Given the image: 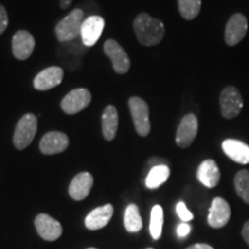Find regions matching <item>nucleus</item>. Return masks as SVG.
I'll return each instance as SVG.
<instances>
[{
	"label": "nucleus",
	"instance_id": "f257e3e1",
	"mask_svg": "<svg viewBox=\"0 0 249 249\" xmlns=\"http://www.w3.org/2000/svg\"><path fill=\"white\" fill-rule=\"evenodd\" d=\"M138 40L144 46H154L160 44L165 35V26L158 18L150 17L147 13H141L134 20Z\"/></svg>",
	"mask_w": 249,
	"mask_h": 249
},
{
	"label": "nucleus",
	"instance_id": "f03ea898",
	"mask_svg": "<svg viewBox=\"0 0 249 249\" xmlns=\"http://www.w3.org/2000/svg\"><path fill=\"white\" fill-rule=\"evenodd\" d=\"M85 21V13L82 9H73L67 17L59 21L55 27V35L59 42H71L81 35V27Z\"/></svg>",
	"mask_w": 249,
	"mask_h": 249
},
{
	"label": "nucleus",
	"instance_id": "7ed1b4c3",
	"mask_svg": "<svg viewBox=\"0 0 249 249\" xmlns=\"http://www.w3.org/2000/svg\"><path fill=\"white\" fill-rule=\"evenodd\" d=\"M37 132V118L33 113H27L18 120L14 130L13 143L18 150H23L34 141Z\"/></svg>",
	"mask_w": 249,
	"mask_h": 249
},
{
	"label": "nucleus",
	"instance_id": "20e7f679",
	"mask_svg": "<svg viewBox=\"0 0 249 249\" xmlns=\"http://www.w3.org/2000/svg\"><path fill=\"white\" fill-rule=\"evenodd\" d=\"M220 111L225 119H233L238 117L244 107V99L240 91L233 86L223 89L219 97Z\"/></svg>",
	"mask_w": 249,
	"mask_h": 249
},
{
	"label": "nucleus",
	"instance_id": "39448f33",
	"mask_svg": "<svg viewBox=\"0 0 249 249\" xmlns=\"http://www.w3.org/2000/svg\"><path fill=\"white\" fill-rule=\"evenodd\" d=\"M128 107L136 132L143 138L149 135L151 124L150 120H149V107L147 102H144L140 97H130L128 101Z\"/></svg>",
	"mask_w": 249,
	"mask_h": 249
},
{
	"label": "nucleus",
	"instance_id": "423d86ee",
	"mask_svg": "<svg viewBox=\"0 0 249 249\" xmlns=\"http://www.w3.org/2000/svg\"><path fill=\"white\" fill-rule=\"evenodd\" d=\"M91 102V93L85 88L71 90L61 101V108L65 113L75 114L83 111Z\"/></svg>",
	"mask_w": 249,
	"mask_h": 249
},
{
	"label": "nucleus",
	"instance_id": "0eeeda50",
	"mask_svg": "<svg viewBox=\"0 0 249 249\" xmlns=\"http://www.w3.org/2000/svg\"><path fill=\"white\" fill-rule=\"evenodd\" d=\"M104 52L111 59L113 70L118 74H126L129 71L130 60L128 54L121 48L119 43L113 39H107L104 44Z\"/></svg>",
	"mask_w": 249,
	"mask_h": 249
},
{
	"label": "nucleus",
	"instance_id": "6e6552de",
	"mask_svg": "<svg viewBox=\"0 0 249 249\" xmlns=\"http://www.w3.org/2000/svg\"><path fill=\"white\" fill-rule=\"evenodd\" d=\"M248 29L247 18L244 14L236 13L230 18L225 28V43L229 46H235L245 38Z\"/></svg>",
	"mask_w": 249,
	"mask_h": 249
},
{
	"label": "nucleus",
	"instance_id": "1a4fd4ad",
	"mask_svg": "<svg viewBox=\"0 0 249 249\" xmlns=\"http://www.w3.org/2000/svg\"><path fill=\"white\" fill-rule=\"evenodd\" d=\"M197 129L198 121L195 114H186L180 121L178 130H177L176 142L178 147L182 149L188 148L194 142L196 135H197Z\"/></svg>",
	"mask_w": 249,
	"mask_h": 249
},
{
	"label": "nucleus",
	"instance_id": "9d476101",
	"mask_svg": "<svg viewBox=\"0 0 249 249\" xmlns=\"http://www.w3.org/2000/svg\"><path fill=\"white\" fill-rule=\"evenodd\" d=\"M105 21L102 17L92 15L85 18L82 27H81V38L86 46H93L101 38L103 30H104Z\"/></svg>",
	"mask_w": 249,
	"mask_h": 249
},
{
	"label": "nucleus",
	"instance_id": "9b49d317",
	"mask_svg": "<svg viewBox=\"0 0 249 249\" xmlns=\"http://www.w3.org/2000/svg\"><path fill=\"white\" fill-rule=\"evenodd\" d=\"M35 226L40 238L46 241H55L62 234L61 224L46 213L37 214Z\"/></svg>",
	"mask_w": 249,
	"mask_h": 249
},
{
	"label": "nucleus",
	"instance_id": "f8f14e48",
	"mask_svg": "<svg viewBox=\"0 0 249 249\" xmlns=\"http://www.w3.org/2000/svg\"><path fill=\"white\" fill-rule=\"evenodd\" d=\"M35 49V38L27 30H18L12 39V52L18 60H26Z\"/></svg>",
	"mask_w": 249,
	"mask_h": 249
},
{
	"label": "nucleus",
	"instance_id": "ddd939ff",
	"mask_svg": "<svg viewBox=\"0 0 249 249\" xmlns=\"http://www.w3.org/2000/svg\"><path fill=\"white\" fill-rule=\"evenodd\" d=\"M70 145L66 134L61 132H49L39 142V149L44 155H55L65 151Z\"/></svg>",
	"mask_w": 249,
	"mask_h": 249
},
{
	"label": "nucleus",
	"instance_id": "4468645a",
	"mask_svg": "<svg viewBox=\"0 0 249 249\" xmlns=\"http://www.w3.org/2000/svg\"><path fill=\"white\" fill-rule=\"evenodd\" d=\"M231 217V209L227 202L222 197H216L211 203L208 223L213 229H220L229 223Z\"/></svg>",
	"mask_w": 249,
	"mask_h": 249
},
{
	"label": "nucleus",
	"instance_id": "2eb2a0df",
	"mask_svg": "<svg viewBox=\"0 0 249 249\" xmlns=\"http://www.w3.org/2000/svg\"><path fill=\"white\" fill-rule=\"evenodd\" d=\"M64 79V71L58 66L48 67L38 73L34 80L35 89L44 91L59 86Z\"/></svg>",
	"mask_w": 249,
	"mask_h": 249
},
{
	"label": "nucleus",
	"instance_id": "dca6fc26",
	"mask_svg": "<svg viewBox=\"0 0 249 249\" xmlns=\"http://www.w3.org/2000/svg\"><path fill=\"white\" fill-rule=\"evenodd\" d=\"M93 185V178L89 172H81L74 177L71 181L70 192L71 197L75 201L85 200L89 195Z\"/></svg>",
	"mask_w": 249,
	"mask_h": 249
},
{
	"label": "nucleus",
	"instance_id": "f3484780",
	"mask_svg": "<svg viewBox=\"0 0 249 249\" xmlns=\"http://www.w3.org/2000/svg\"><path fill=\"white\" fill-rule=\"evenodd\" d=\"M113 216V207L112 204H105L93 209L86 218V227L91 231L101 230L110 223Z\"/></svg>",
	"mask_w": 249,
	"mask_h": 249
},
{
	"label": "nucleus",
	"instance_id": "a211bd4d",
	"mask_svg": "<svg viewBox=\"0 0 249 249\" xmlns=\"http://www.w3.org/2000/svg\"><path fill=\"white\" fill-rule=\"evenodd\" d=\"M223 151L229 158L239 164H249V145L239 140H225L222 144Z\"/></svg>",
	"mask_w": 249,
	"mask_h": 249
},
{
	"label": "nucleus",
	"instance_id": "6ab92c4d",
	"mask_svg": "<svg viewBox=\"0 0 249 249\" xmlns=\"http://www.w3.org/2000/svg\"><path fill=\"white\" fill-rule=\"evenodd\" d=\"M197 179L208 188H213L220 180V171L216 161L207 160L202 161L197 169Z\"/></svg>",
	"mask_w": 249,
	"mask_h": 249
},
{
	"label": "nucleus",
	"instance_id": "aec40b11",
	"mask_svg": "<svg viewBox=\"0 0 249 249\" xmlns=\"http://www.w3.org/2000/svg\"><path fill=\"white\" fill-rule=\"evenodd\" d=\"M118 111L113 105L105 107L102 114L103 136L107 141H112L117 135L118 130Z\"/></svg>",
	"mask_w": 249,
	"mask_h": 249
},
{
	"label": "nucleus",
	"instance_id": "412c9836",
	"mask_svg": "<svg viewBox=\"0 0 249 249\" xmlns=\"http://www.w3.org/2000/svg\"><path fill=\"white\" fill-rule=\"evenodd\" d=\"M170 177V169L167 165L160 164L152 166L150 172L145 179V186L149 189H156L163 185V183L169 179Z\"/></svg>",
	"mask_w": 249,
	"mask_h": 249
},
{
	"label": "nucleus",
	"instance_id": "4be33fe9",
	"mask_svg": "<svg viewBox=\"0 0 249 249\" xmlns=\"http://www.w3.org/2000/svg\"><path fill=\"white\" fill-rule=\"evenodd\" d=\"M124 227L128 232L135 233L142 229V218L136 204H129L124 211Z\"/></svg>",
	"mask_w": 249,
	"mask_h": 249
},
{
	"label": "nucleus",
	"instance_id": "5701e85b",
	"mask_svg": "<svg viewBox=\"0 0 249 249\" xmlns=\"http://www.w3.org/2000/svg\"><path fill=\"white\" fill-rule=\"evenodd\" d=\"M163 224H164V213L163 208L160 205H155L151 210L150 217V234L152 239L158 240L161 235L163 231Z\"/></svg>",
	"mask_w": 249,
	"mask_h": 249
},
{
	"label": "nucleus",
	"instance_id": "b1692460",
	"mask_svg": "<svg viewBox=\"0 0 249 249\" xmlns=\"http://www.w3.org/2000/svg\"><path fill=\"white\" fill-rule=\"evenodd\" d=\"M234 187L236 194L240 196L245 203L249 204V171L241 170L235 174Z\"/></svg>",
	"mask_w": 249,
	"mask_h": 249
},
{
	"label": "nucleus",
	"instance_id": "393cba45",
	"mask_svg": "<svg viewBox=\"0 0 249 249\" xmlns=\"http://www.w3.org/2000/svg\"><path fill=\"white\" fill-rule=\"evenodd\" d=\"M201 0H178L179 12L186 20H193L201 11Z\"/></svg>",
	"mask_w": 249,
	"mask_h": 249
},
{
	"label": "nucleus",
	"instance_id": "a878e982",
	"mask_svg": "<svg viewBox=\"0 0 249 249\" xmlns=\"http://www.w3.org/2000/svg\"><path fill=\"white\" fill-rule=\"evenodd\" d=\"M177 213H178L180 219L185 223L189 222V220H192L193 218H194L193 213L188 209H187L186 204L183 203V202H179V203L177 204Z\"/></svg>",
	"mask_w": 249,
	"mask_h": 249
},
{
	"label": "nucleus",
	"instance_id": "bb28decb",
	"mask_svg": "<svg viewBox=\"0 0 249 249\" xmlns=\"http://www.w3.org/2000/svg\"><path fill=\"white\" fill-rule=\"evenodd\" d=\"M7 26H8L7 12H6L4 6L0 5V35L4 34V31L7 29Z\"/></svg>",
	"mask_w": 249,
	"mask_h": 249
},
{
	"label": "nucleus",
	"instance_id": "cd10ccee",
	"mask_svg": "<svg viewBox=\"0 0 249 249\" xmlns=\"http://www.w3.org/2000/svg\"><path fill=\"white\" fill-rule=\"evenodd\" d=\"M191 230L192 227L189 224L182 222L181 224H179L178 227H177V235H178L179 238H185V236H187L191 233Z\"/></svg>",
	"mask_w": 249,
	"mask_h": 249
},
{
	"label": "nucleus",
	"instance_id": "c85d7f7f",
	"mask_svg": "<svg viewBox=\"0 0 249 249\" xmlns=\"http://www.w3.org/2000/svg\"><path fill=\"white\" fill-rule=\"evenodd\" d=\"M242 236H244L245 241L247 242L249 246V220L244 225V229H242Z\"/></svg>",
	"mask_w": 249,
	"mask_h": 249
},
{
	"label": "nucleus",
	"instance_id": "c756f323",
	"mask_svg": "<svg viewBox=\"0 0 249 249\" xmlns=\"http://www.w3.org/2000/svg\"><path fill=\"white\" fill-rule=\"evenodd\" d=\"M187 249H213V248L207 244H196V245L191 246V247H188Z\"/></svg>",
	"mask_w": 249,
	"mask_h": 249
},
{
	"label": "nucleus",
	"instance_id": "7c9ffc66",
	"mask_svg": "<svg viewBox=\"0 0 249 249\" xmlns=\"http://www.w3.org/2000/svg\"><path fill=\"white\" fill-rule=\"evenodd\" d=\"M71 2H73V0H60V6L62 9H66L71 6Z\"/></svg>",
	"mask_w": 249,
	"mask_h": 249
},
{
	"label": "nucleus",
	"instance_id": "2f4dec72",
	"mask_svg": "<svg viewBox=\"0 0 249 249\" xmlns=\"http://www.w3.org/2000/svg\"><path fill=\"white\" fill-rule=\"evenodd\" d=\"M88 249H97V248H88Z\"/></svg>",
	"mask_w": 249,
	"mask_h": 249
},
{
	"label": "nucleus",
	"instance_id": "473e14b6",
	"mask_svg": "<svg viewBox=\"0 0 249 249\" xmlns=\"http://www.w3.org/2000/svg\"><path fill=\"white\" fill-rule=\"evenodd\" d=\"M147 249H154V248H147Z\"/></svg>",
	"mask_w": 249,
	"mask_h": 249
}]
</instances>
